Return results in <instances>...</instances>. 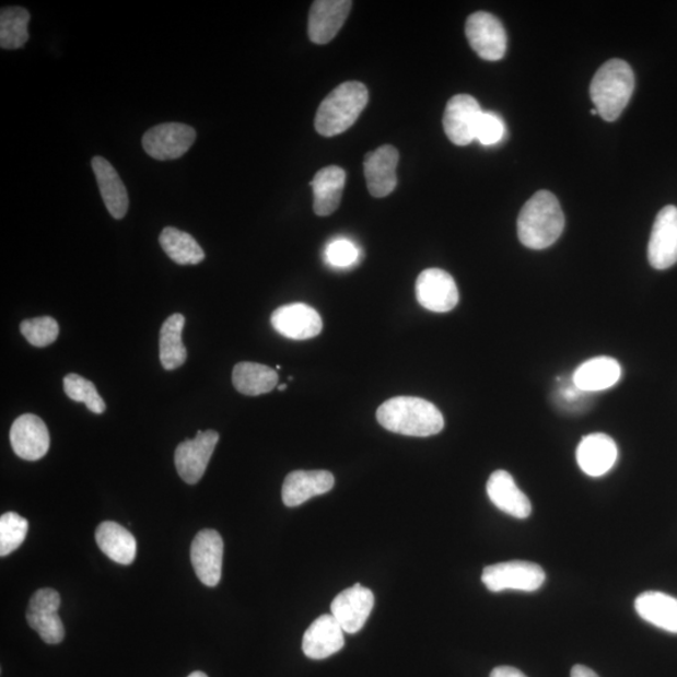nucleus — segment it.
Masks as SVG:
<instances>
[{"label": "nucleus", "mask_w": 677, "mask_h": 677, "mask_svg": "<svg viewBox=\"0 0 677 677\" xmlns=\"http://www.w3.org/2000/svg\"><path fill=\"white\" fill-rule=\"evenodd\" d=\"M380 424L393 433L431 436L442 432L444 418L433 402L416 397H396L376 410Z\"/></svg>", "instance_id": "nucleus-1"}, {"label": "nucleus", "mask_w": 677, "mask_h": 677, "mask_svg": "<svg viewBox=\"0 0 677 677\" xmlns=\"http://www.w3.org/2000/svg\"><path fill=\"white\" fill-rule=\"evenodd\" d=\"M561 205L550 191H538L521 210L517 231L522 244L533 250L552 246L563 233Z\"/></svg>", "instance_id": "nucleus-2"}, {"label": "nucleus", "mask_w": 677, "mask_h": 677, "mask_svg": "<svg viewBox=\"0 0 677 677\" xmlns=\"http://www.w3.org/2000/svg\"><path fill=\"white\" fill-rule=\"evenodd\" d=\"M635 89L632 68L622 59L599 67L590 85L591 100L605 121L614 122L627 108Z\"/></svg>", "instance_id": "nucleus-3"}, {"label": "nucleus", "mask_w": 677, "mask_h": 677, "mask_svg": "<svg viewBox=\"0 0 677 677\" xmlns=\"http://www.w3.org/2000/svg\"><path fill=\"white\" fill-rule=\"evenodd\" d=\"M370 101L363 83L346 82L322 102L316 113L315 130L324 137H334L349 130L362 115Z\"/></svg>", "instance_id": "nucleus-4"}, {"label": "nucleus", "mask_w": 677, "mask_h": 677, "mask_svg": "<svg viewBox=\"0 0 677 677\" xmlns=\"http://www.w3.org/2000/svg\"><path fill=\"white\" fill-rule=\"evenodd\" d=\"M546 573L541 565L527 561H510L488 565L482 573L485 586L492 593L505 590L534 593L545 584Z\"/></svg>", "instance_id": "nucleus-5"}, {"label": "nucleus", "mask_w": 677, "mask_h": 677, "mask_svg": "<svg viewBox=\"0 0 677 677\" xmlns=\"http://www.w3.org/2000/svg\"><path fill=\"white\" fill-rule=\"evenodd\" d=\"M466 36L470 47L486 61H500L507 50V33L494 15L477 12L469 15Z\"/></svg>", "instance_id": "nucleus-6"}, {"label": "nucleus", "mask_w": 677, "mask_h": 677, "mask_svg": "<svg viewBox=\"0 0 677 677\" xmlns=\"http://www.w3.org/2000/svg\"><path fill=\"white\" fill-rule=\"evenodd\" d=\"M196 131L184 124H162L144 133L143 149L152 159L170 161L183 157L191 149Z\"/></svg>", "instance_id": "nucleus-7"}, {"label": "nucleus", "mask_w": 677, "mask_h": 677, "mask_svg": "<svg viewBox=\"0 0 677 677\" xmlns=\"http://www.w3.org/2000/svg\"><path fill=\"white\" fill-rule=\"evenodd\" d=\"M61 596L51 588L38 590L31 598L27 621L47 644L56 645L65 639V627L58 615Z\"/></svg>", "instance_id": "nucleus-8"}, {"label": "nucleus", "mask_w": 677, "mask_h": 677, "mask_svg": "<svg viewBox=\"0 0 677 677\" xmlns=\"http://www.w3.org/2000/svg\"><path fill=\"white\" fill-rule=\"evenodd\" d=\"M215 431L199 432L196 439L178 444L175 452V466L179 477L188 485H196L206 472L209 462L219 443Z\"/></svg>", "instance_id": "nucleus-9"}, {"label": "nucleus", "mask_w": 677, "mask_h": 677, "mask_svg": "<svg viewBox=\"0 0 677 677\" xmlns=\"http://www.w3.org/2000/svg\"><path fill=\"white\" fill-rule=\"evenodd\" d=\"M483 110L469 94H457L450 100L443 116L444 132L457 145H467L476 140L479 119Z\"/></svg>", "instance_id": "nucleus-10"}, {"label": "nucleus", "mask_w": 677, "mask_h": 677, "mask_svg": "<svg viewBox=\"0 0 677 677\" xmlns=\"http://www.w3.org/2000/svg\"><path fill=\"white\" fill-rule=\"evenodd\" d=\"M416 293L418 303L433 313H448L459 302L456 281L441 269L424 270L417 279Z\"/></svg>", "instance_id": "nucleus-11"}, {"label": "nucleus", "mask_w": 677, "mask_h": 677, "mask_svg": "<svg viewBox=\"0 0 677 677\" xmlns=\"http://www.w3.org/2000/svg\"><path fill=\"white\" fill-rule=\"evenodd\" d=\"M647 257L651 267L666 270L677 262V208L668 205L657 213L651 231Z\"/></svg>", "instance_id": "nucleus-12"}, {"label": "nucleus", "mask_w": 677, "mask_h": 677, "mask_svg": "<svg viewBox=\"0 0 677 677\" xmlns=\"http://www.w3.org/2000/svg\"><path fill=\"white\" fill-rule=\"evenodd\" d=\"M222 559H224V541L218 530H200L191 545V562L197 577L203 585L209 587L219 585Z\"/></svg>", "instance_id": "nucleus-13"}, {"label": "nucleus", "mask_w": 677, "mask_h": 677, "mask_svg": "<svg viewBox=\"0 0 677 677\" xmlns=\"http://www.w3.org/2000/svg\"><path fill=\"white\" fill-rule=\"evenodd\" d=\"M374 603L372 591L357 584L334 598L330 610L345 632L357 633L370 619Z\"/></svg>", "instance_id": "nucleus-14"}, {"label": "nucleus", "mask_w": 677, "mask_h": 677, "mask_svg": "<svg viewBox=\"0 0 677 677\" xmlns=\"http://www.w3.org/2000/svg\"><path fill=\"white\" fill-rule=\"evenodd\" d=\"M271 325L280 336L293 340L312 339L323 330L319 313L302 303L278 307L271 315Z\"/></svg>", "instance_id": "nucleus-15"}, {"label": "nucleus", "mask_w": 677, "mask_h": 677, "mask_svg": "<svg viewBox=\"0 0 677 677\" xmlns=\"http://www.w3.org/2000/svg\"><path fill=\"white\" fill-rule=\"evenodd\" d=\"M399 153L390 144H384L378 150L366 154L364 174L367 190L374 197H387L396 190L398 178L397 167Z\"/></svg>", "instance_id": "nucleus-16"}, {"label": "nucleus", "mask_w": 677, "mask_h": 677, "mask_svg": "<svg viewBox=\"0 0 677 677\" xmlns=\"http://www.w3.org/2000/svg\"><path fill=\"white\" fill-rule=\"evenodd\" d=\"M10 436L14 453L22 459L39 460L48 453V428L37 416L23 415L16 418Z\"/></svg>", "instance_id": "nucleus-17"}, {"label": "nucleus", "mask_w": 677, "mask_h": 677, "mask_svg": "<svg viewBox=\"0 0 677 677\" xmlns=\"http://www.w3.org/2000/svg\"><path fill=\"white\" fill-rule=\"evenodd\" d=\"M353 3L349 0H318L308 15V37L316 45H327L348 20Z\"/></svg>", "instance_id": "nucleus-18"}, {"label": "nucleus", "mask_w": 677, "mask_h": 677, "mask_svg": "<svg viewBox=\"0 0 677 677\" xmlns=\"http://www.w3.org/2000/svg\"><path fill=\"white\" fill-rule=\"evenodd\" d=\"M336 478L328 470H295L282 485V502L287 507H297L313 497L328 493Z\"/></svg>", "instance_id": "nucleus-19"}, {"label": "nucleus", "mask_w": 677, "mask_h": 677, "mask_svg": "<svg viewBox=\"0 0 677 677\" xmlns=\"http://www.w3.org/2000/svg\"><path fill=\"white\" fill-rule=\"evenodd\" d=\"M345 644V630L336 617L323 615L305 631L303 651L308 658L323 660L339 653Z\"/></svg>", "instance_id": "nucleus-20"}, {"label": "nucleus", "mask_w": 677, "mask_h": 677, "mask_svg": "<svg viewBox=\"0 0 677 677\" xmlns=\"http://www.w3.org/2000/svg\"><path fill=\"white\" fill-rule=\"evenodd\" d=\"M619 457V450L611 436L603 433L586 435L579 444L576 458L582 472L602 477L610 472Z\"/></svg>", "instance_id": "nucleus-21"}, {"label": "nucleus", "mask_w": 677, "mask_h": 677, "mask_svg": "<svg viewBox=\"0 0 677 677\" xmlns=\"http://www.w3.org/2000/svg\"><path fill=\"white\" fill-rule=\"evenodd\" d=\"M487 494L497 509L510 516L525 520L533 513V504L505 470H495L487 482Z\"/></svg>", "instance_id": "nucleus-22"}, {"label": "nucleus", "mask_w": 677, "mask_h": 677, "mask_svg": "<svg viewBox=\"0 0 677 677\" xmlns=\"http://www.w3.org/2000/svg\"><path fill=\"white\" fill-rule=\"evenodd\" d=\"M621 365L610 357H597L581 364L572 375V382L585 393H596L614 387L621 380Z\"/></svg>", "instance_id": "nucleus-23"}, {"label": "nucleus", "mask_w": 677, "mask_h": 677, "mask_svg": "<svg viewBox=\"0 0 677 677\" xmlns=\"http://www.w3.org/2000/svg\"><path fill=\"white\" fill-rule=\"evenodd\" d=\"M92 168L96 175L97 184L103 202L110 215L116 220H121L128 211V194L126 186L117 174V171L106 159L101 156L93 157Z\"/></svg>", "instance_id": "nucleus-24"}, {"label": "nucleus", "mask_w": 677, "mask_h": 677, "mask_svg": "<svg viewBox=\"0 0 677 677\" xmlns=\"http://www.w3.org/2000/svg\"><path fill=\"white\" fill-rule=\"evenodd\" d=\"M346 182V171L338 166L324 167L315 174L311 185L316 215L329 217L338 210Z\"/></svg>", "instance_id": "nucleus-25"}, {"label": "nucleus", "mask_w": 677, "mask_h": 677, "mask_svg": "<svg viewBox=\"0 0 677 677\" xmlns=\"http://www.w3.org/2000/svg\"><path fill=\"white\" fill-rule=\"evenodd\" d=\"M635 610L641 619L667 632L677 633V598L646 591L635 602Z\"/></svg>", "instance_id": "nucleus-26"}, {"label": "nucleus", "mask_w": 677, "mask_h": 677, "mask_svg": "<svg viewBox=\"0 0 677 677\" xmlns=\"http://www.w3.org/2000/svg\"><path fill=\"white\" fill-rule=\"evenodd\" d=\"M96 541L101 551L117 563L131 564L136 559V538L116 522H103L96 530Z\"/></svg>", "instance_id": "nucleus-27"}, {"label": "nucleus", "mask_w": 677, "mask_h": 677, "mask_svg": "<svg viewBox=\"0 0 677 677\" xmlns=\"http://www.w3.org/2000/svg\"><path fill=\"white\" fill-rule=\"evenodd\" d=\"M185 323L186 319L183 314H174L162 325L160 360L166 371H175L186 363L187 350L183 342Z\"/></svg>", "instance_id": "nucleus-28"}, {"label": "nucleus", "mask_w": 677, "mask_h": 677, "mask_svg": "<svg viewBox=\"0 0 677 677\" xmlns=\"http://www.w3.org/2000/svg\"><path fill=\"white\" fill-rule=\"evenodd\" d=\"M278 382V373L268 365L244 362L234 367V387L244 396L256 397L270 393Z\"/></svg>", "instance_id": "nucleus-29"}, {"label": "nucleus", "mask_w": 677, "mask_h": 677, "mask_svg": "<svg viewBox=\"0 0 677 677\" xmlns=\"http://www.w3.org/2000/svg\"><path fill=\"white\" fill-rule=\"evenodd\" d=\"M162 250L178 265H197L203 261L205 253L196 240L184 231L166 227L160 238Z\"/></svg>", "instance_id": "nucleus-30"}, {"label": "nucleus", "mask_w": 677, "mask_h": 677, "mask_svg": "<svg viewBox=\"0 0 677 677\" xmlns=\"http://www.w3.org/2000/svg\"><path fill=\"white\" fill-rule=\"evenodd\" d=\"M31 14L21 7H7L0 13V47L22 48L30 39Z\"/></svg>", "instance_id": "nucleus-31"}, {"label": "nucleus", "mask_w": 677, "mask_h": 677, "mask_svg": "<svg viewBox=\"0 0 677 677\" xmlns=\"http://www.w3.org/2000/svg\"><path fill=\"white\" fill-rule=\"evenodd\" d=\"M65 392L68 398L83 402L92 413L102 415L106 410V402L100 396L96 385L79 374H68L63 380Z\"/></svg>", "instance_id": "nucleus-32"}, {"label": "nucleus", "mask_w": 677, "mask_h": 677, "mask_svg": "<svg viewBox=\"0 0 677 677\" xmlns=\"http://www.w3.org/2000/svg\"><path fill=\"white\" fill-rule=\"evenodd\" d=\"M27 534V520L15 512L4 513L0 517V555L5 557L20 548Z\"/></svg>", "instance_id": "nucleus-33"}, {"label": "nucleus", "mask_w": 677, "mask_h": 677, "mask_svg": "<svg viewBox=\"0 0 677 677\" xmlns=\"http://www.w3.org/2000/svg\"><path fill=\"white\" fill-rule=\"evenodd\" d=\"M22 336L31 346L45 348L57 340L59 336L58 323L50 316L24 320L21 324Z\"/></svg>", "instance_id": "nucleus-34"}, {"label": "nucleus", "mask_w": 677, "mask_h": 677, "mask_svg": "<svg viewBox=\"0 0 677 677\" xmlns=\"http://www.w3.org/2000/svg\"><path fill=\"white\" fill-rule=\"evenodd\" d=\"M327 261L331 267L346 269L359 260V248L347 238H338L327 247Z\"/></svg>", "instance_id": "nucleus-35"}, {"label": "nucleus", "mask_w": 677, "mask_h": 677, "mask_svg": "<svg viewBox=\"0 0 677 677\" xmlns=\"http://www.w3.org/2000/svg\"><path fill=\"white\" fill-rule=\"evenodd\" d=\"M504 133L503 119L493 113H483L478 122L476 140L483 145H494L503 140Z\"/></svg>", "instance_id": "nucleus-36"}, {"label": "nucleus", "mask_w": 677, "mask_h": 677, "mask_svg": "<svg viewBox=\"0 0 677 677\" xmlns=\"http://www.w3.org/2000/svg\"><path fill=\"white\" fill-rule=\"evenodd\" d=\"M586 394L576 387L573 384L572 380L570 383H561L559 387V392H557V400H559V405L562 408H570L580 406V402L584 400Z\"/></svg>", "instance_id": "nucleus-37"}, {"label": "nucleus", "mask_w": 677, "mask_h": 677, "mask_svg": "<svg viewBox=\"0 0 677 677\" xmlns=\"http://www.w3.org/2000/svg\"><path fill=\"white\" fill-rule=\"evenodd\" d=\"M490 677H527L524 673L517 670V668L511 666L495 667Z\"/></svg>", "instance_id": "nucleus-38"}, {"label": "nucleus", "mask_w": 677, "mask_h": 677, "mask_svg": "<svg viewBox=\"0 0 677 677\" xmlns=\"http://www.w3.org/2000/svg\"><path fill=\"white\" fill-rule=\"evenodd\" d=\"M571 677H598V675L584 665L573 666Z\"/></svg>", "instance_id": "nucleus-39"}, {"label": "nucleus", "mask_w": 677, "mask_h": 677, "mask_svg": "<svg viewBox=\"0 0 677 677\" xmlns=\"http://www.w3.org/2000/svg\"><path fill=\"white\" fill-rule=\"evenodd\" d=\"M188 677H209L208 675L201 673V672H195L192 673L190 676Z\"/></svg>", "instance_id": "nucleus-40"}, {"label": "nucleus", "mask_w": 677, "mask_h": 677, "mask_svg": "<svg viewBox=\"0 0 677 677\" xmlns=\"http://www.w3.org/2000/svg\"><path fill=\"white\" fill-rule=\"evenodd\" d=\"M278 389H279V392H285L287 390V384H281Z\"/></svg>", "instance_id": "nucleus-41"}]
</instances>
